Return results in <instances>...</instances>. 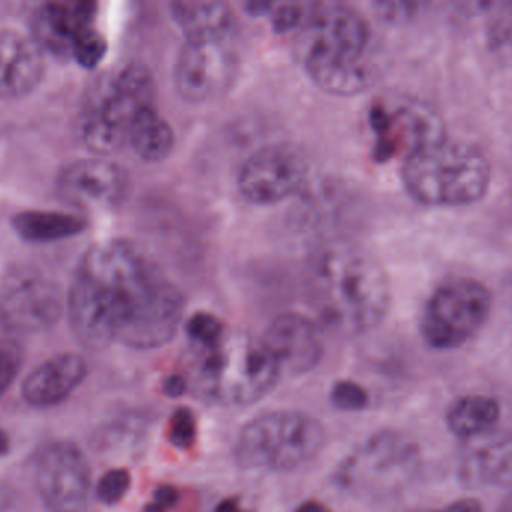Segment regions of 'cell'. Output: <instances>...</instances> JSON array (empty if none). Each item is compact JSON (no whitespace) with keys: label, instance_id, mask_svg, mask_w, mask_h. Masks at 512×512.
<instances>
[{"label":"cell","instance_id":"obj_1","mask_svg":"<svg viewBox=\"0 0 512 512\" xmlns=\"http://www.w3.org/2000/svg\"><path fill=\"white\" fill-rule=\"evenodd\" d=\"M185 307L182 291L158 262L125 239L86 252L68 297L72 330L89 349L114 342L137 351L162 348L182 327Z\"/></svg>","mask_w":512,"mask_h":512},{"label":"cell","instance_id":"obj_2","mask_svg":"<svg viewBox=\"0 0 512 512\" xmlns=\"http://www.w3.org/2000/svg\"><path fill=\"white\" fill-rule=\"evenodd\" d=\"M304 288L319 321L342 336H360L387 318L390 277L378 258L352 242H330L310 255Z\"/></svg>","mask_w":512,"mask_h":512},{"label":"cell","instance_id":"obj_3","mask_svg":"<svg viewBox=\"0 0 512 512\" xmlns=\"http://www.w3.org/2000/svg\"><path fill=\"white\" fill-rule=\"evenodd\" d=\"M295 35L298 59L319 89L330 95L354 96L372 84L373 74L366 65L369 26L343 3L328 9Z\"/></svg>","mask_w":512,"mask_h":512},{"label":"cell","instance_id":"obj_4","mask_svg":"<svg viewBox=\"0 0 512 512\" xmlns=\"http://www.w3.org/2000/svg\"><path fill=\"white\" fill-rule=\"evenodd\" d=\"M188 390L204 402L221 406H249L264 399L282 378L276 358L261 337L227 330L209 349H195Z\"/></svg>","mask_w":512,"mask_h":512},{"label":"cell","instance_id":"obj_5","mask_svg":"<svg viewBox=\"0 0 512 512\" xmlns=\"http://www.w3.org/2000/svg\"><path fill=\"white\" fill-rule=\"evenodd\" d=\"M403 188L411 200L430 209H459L486 197L492 165L483 150L442 138L403 159Z\"/></svg>","mask_w":512,"mask_h":512},{"label":"cell","instance_id":"obj_6","mask_svg":"<svg viewBox=\"0 0 512 512\" xmlns=\"http://www.w3.org/2000/svg\"><path fill=\"white\" fill-rule=\"evenodd\" d=\"M152 74L140 63H128L93 81L81 105L78 131L87 149L113 155L128 144L138 114L155 105Z\"/></svg>","mask_w":512,"mask_h":512},{"label":"cell","instance_id":"obj_7","mask_svg":"<svg viewBox=\"0 0 512 512\" xmlns=\"http://www.w3.org/2000/svg\"><path fill=\"white\" fill-rule=\"evenodd\" d=\"M325 441V427L313 415L289 409L268 411L240 429L233 456L245 471L283 474L312 463Z\"/></svg>","mask_w":512,"mask_h":512},{"label":"cell","instance_id":"obj_8","mask_svg":"<svg viewBox=\"0 0 512 512\" xmlns=\"http://www.w3.org/2000/svg\"><path fill=\"white\" fill-rule=\"evenodd\" d=\"M420 465L417 445L402 433L382 430L361 442L337 466L333 483L354 498H391L402 492Z\"/></svg>","mask_w":512,"mask_h":512},{"label":"cell","instance_id":"obj_9","mask_svg":"<svg viewBox=\"0 0 512 512\" xmlns=\"http://www.w3.org/2000/svg\"><path fill=\"white\" fill-rule=\"evenodd\" d=\"M492 307V292L483 282L451 277L427 298L420 319L421 336L435 351L462 348L486 327Z\"/></svg>","mask_w":512,"mask_h":512},{"label":"cell","instance_id":"obj_10","mask_svg":"<svg viewBox=\"0 0 512 512\" xmlns=\"http://www.w3.org/2000/svg\"><path fill=\"white\" fill-rule=\"evenodd\" d=\"M373 158L388 162L408 158L448 137L444 120L426 102L406 96L382 98L369 111Z\"/></svg>","mask_w":512,"mask_h":512},{"label":"cell","instance_id":"obj_11","mask_svg":"<svg viewBox=\"0 0 512 512\" xmlns=\"http://www.w3.org/2000/svg\"><path fill=\"white\" fill-rule=\"evenodd\" d=\"M234 38L186 39L174 66V84L183 101L207 104L233 89L239 75Z\"/></svg>","mask_w":512,"mask_h":512},{"label":"cell","instance_id":"obj_12","mask_svg":"<svg viewBox=\"0 0 512 512\" xmlns=\"http://www.w3.org/2000/svg\"><path fill=\"white\" fill-rule=\"evenodd\" d=\"M35 487L50 512H87L92 471L84 451L69 441L45 445L35 460Z\"/></svg>","mask_w":512,"mask_h":512},{"label":"cell","instance_id":"obj_13","mask_svg":"<svg viewBox=\"0 0 512 512\" xmlns=\"http://www.w3.org/2000/svg\"><path fill=\"white\" fill-rule=\"evenodd\" d=\"M309 180V162L292 144H271L252 153L239 170L237 188L254 206H273L300 194Z\"/></svg>","mask_w":512,"mask_h":512},{"label":"cell","instance_id":"obj_14","mask_svg":"<svg viewBox=\"0 0 512 512\" xmlns=\"http://www.w3.org/2000/svg\"><path fill=\"white\" fill-rule=\"evenodd\" d=\"M60 286L38 271L11 274L0 291V319L15 333H36L56 324L62 315Z\"/></svg>","mask_w":512,"mask_h":512},{"label":"cell","instance_id":"obj_15","mask_svg":"<svg viewBox=\"0 0 512 512\" xmlns=\"http://www.w3.org/2000/svg\"><path fill=\"white\" fill-rule=\"evenodd\" d=\"M57 197L80 210L119 206L129 191V177L117 164L104 159L72 162L57 176Z\"/></svg>","mask_w":512,"mask_h":512},{"label":"cell","instance_id":"obj_16","mask_svg":"<svg viewBox=\"0 0 512 512\" xmlns=\"http://www.w3.org/2000/svg\"><path fill=\"white\" fill-rule=\"evenodd\" d=\"M261 339L276 358L282 375H306L318 367L324 357V342L318 325L300 313L276 316Z\"/></svg>","mask_w":512,"mask_h":512},{"label":"cell","instance_id":"obj_17","mask_svg":"<svg viewBox=\"0 0 512 512\" xmlns=\"http://www.w3.org/2000/svg\"><path fill=\"white\" fill-rule=\"evenodd\" d=\"M95 0H44L33 15V39L56 54H72L80 36L92 30Z\"/></svg>","mask_w":512,"mask_h":512},{"label":"cell","instance_id":"obj_18","mask_svg":"<svg viewBox=\"0 0 512 512\" xmlns=\"http://www.w3.org/2000/svg\"><path fill=\"white\" fill-rule=\"evenodd\" d=\"M44 74V54L33 36L0 30V99L23 98Z\"/></svg>","mask_w":512,"mask_h":512},{"label":"cell","instance_id":"obj_19","mask_svg":"<svg viewBox=\"0 0 512 512\" xmlns=\"http://www.w3.org/2000/svg\"><path fill=\"white\" fill-rule=\"evenodd\" d=\"M466 480L478 486L512 487V430H489L466 439L462 457Z\"/></svg>","mask_w":512,"mask_h":512},{"label":"cell","instance_id":"obj_20","mask_svg":"<svg viewBox=\"0 0 512 512\" xmlns=\"http://www.w3.org/2000/svg\"><path fill=\"white\" fill-rule=\"evenodd\" d=\"M86 375V361L80 355H57L36 367L24 379V400L33 408L60 405L80 387Z\"/></svg>","mask_w":512,"mask_h":512},{"label":"cell","instance_id":"obj_21","mask_svg":"<svg viewBox=\"0 0 512 512\" xmlns=\"http://www.w3.org/2000/svg\"><path fill=\"white\" fill-rule=\"evenodd\" d=\"M171 15L186 39L236 35V18L228 0H173Z\"/></svg>","mask_w":512,"mask_h":512},{"label":"cell","instance_id":"obj_22","mask_svg":"<svg viewBox=\"0 0 512 512\" xmlns=\"http://www.w3.org/2000/svg\"><path fill=\"white\" fill-rule=\"evenodd\" d=\"M174 131L158 113L155 105L144 108L129 132L128 146L141 161L158 164L165 161L174 149Z\"/></svg>","mask_w":512,"mask_h":512},{"label":"cell","instance_id":"obj_23","mask_svg":"<svg viewBox=\"0 0 512 512\" xmlns=\"http://www.w3.org/2000/svg\"><path fill=\"white\" fill-rule=\"evenodd\" d=\"M499 417L501 405L498 400L486 394H468L451 403L445 421L453 435L471 439L495 429Z\"/></svg>","mask_w":512,"mask_h":512},{"label":"cell","instance_id":"obj_24","mask_svg":"<svg viewBox=\"0 0 512 512\" xmlns=\"http://www.w3.org/2000/svg\"><path fill=\"white\" fill-rule=\"evenodd\" d=\"M254 11L270 17L279 33H298L342 0H249Z\"/></svg>","mask_w":512,"mask_h":512},{"label":"cell","instance_id":"obj_25","mask_svg":"<svg viewBox=\"0 0 512 512\" xmlns=\"http://www.w3.org/2000/svg\"><path fill=\"white\" fill-rule=\"evenodd\" d=\"M83 219L66 213L26 212L14 219V228L24 240L50 243L69 239L84 230Z\"/></svg>","mask_w":512,"mask_h":512},{"label":"cell","instance_id":"obj_26","mask_svg":"<svg viewBox=\"0 0 512 512\" xmlns=\"http://www.w3.org/2000/svg\"><path fill=\"white\" fill-rule=\"evenodd\" d=\"M487 44L496 59L512 65V0L505 3L490 20Z\"/></svg>","mask_w":512,"mask_h":512},{"label":"cell","instance_id":"obj_27","mask_svg":"<svg viewBox=\"0 0 512 512\" xmlns=\"http://www.w3.org/2000/svg\"><path fill=\"white\" fill-rule=\"evenodd\" d=\"M185 330L192 348L209 349L224 339L228 328H225L224 322L218 316L198 312L185 322Z\"/></svg>","mask_w":512,"mask_h":512},{"label":"cell","instance_id":"obj_28","mask_svg":"<svg viewBox=\"0 0 512 512\" xmlns=\"http://www.w3.org/2000/svg\"><path fill=\"white\" fill-rule=\"evenodd\" d=\"M376 15L385 23H411L420 17L432 0H370Z\"/></svg>","mask_w":512,"mask_h":512},{"label":"cell","instance_id":"obj_29","mask_svg":"<svg viewBox=\"0 0 512 512\" xmlns=\"http://www.w3.org/2000/svg\"><path fill=\"white\" fill-rule=\"evenodd\" d=\"M197 417L192 409L177 408L168 424V441L177 450L188 451L197 442Z\"/></svg>","mask_w":512,"mask_h":512},{"label":"cell","instance_id":"obj_30","mask_svg":"<svg viewBox=\"0 0 512 512\" xmlns=\"http://www.w3.org/2000/svg\"><path fill=\"white\" fill-rule=\"evenodd\" d=\"M131 489V474L126 469L116 468L105 472L96 483L95 498L105 507L119 504Z\"/></svg>","mask_w":512,"mask_h":512},{"label":"cell","instance_id":"obj_31","mask_svg":"<svg viewBox=\"0 0 512 512\" xmlns=\"http://www.w3.org/2000/svg\"><path fill=\"white\" fill-rule=\"evenodd\" d=\"M330 402L337 411H363L369 405V394L357 382L343 379L331 387Z\"/></svg>","mask_w":512,"mask_h":512},{"label":"cell","instance_id":"obj_32","mask_svg":"<svg viewBox=\"0 0 512 512\" xmlns=\"http://www.w3.org/2000/svg\"><path fill=\"white\" fill-rule=\"evenodd\" d=\"M105 51H107V45L104 38L95 30H89L75 42L71 56H74L84 68H95L104 57Z\"/></svg>","mask_w":512,"mask_h":512},{"label":"cell","instance_id":"obj_33","mask_svg":"<svg viewBox=\"0 0 512 512\" xmlns=\"http://www.w3.org/2000/svg\"><path fill=\"white\" fill-rule=\"evenodd\" d=\"M21 366V352L11 342L0 343V396L11 387Z\"/></svg>","mask_w":512,"mask_h":512},{"label":"cell","instance_id":"obj_34","mask_svg":"<svg viewBox=\"0 0 512 512\" xmlns=\"http://www.w3.org/2000/svg\"><path fill=\"white\" fill-rule=\"evenodd\" d=\"M180 501V492L174 486L159 487L153 493L152 501L144 507L143 512H168L173 510Z\"/></svg>","mask_w":512,"mask_h":512},{"label":"cell","instance_id":"obj_35","mask_svg":"<svg viewBox=\"0 0 512 512\" xmlns=\"http://www.w3.org/2000/svg\"><path fill=\"white\" fill-rule=\"evenodd\" d=\"M432 512H483V505L477 499H460L442 510Z\"/></svg>","mask_w":512,"mask_h":512},{"label":"cell","instance_id":"obj_36","mask_svg":"<svg viewBox=\"0 0 512 512\" xmlns=\"http://www.w3.org/2000/svg\"><path fill=\"white\" fill-rule=\"evenodd\" d=\"M213 512H252L249 511L245 505L242 504V501L237 498H227L224 501L219 502L216 505L215 510Z\"/></svg>","mask_w":512,"mask_h":512},{"label":"cell","instance_id":"obj_37","mask_svg":"<svg viewBox=\"0 0 512 512\" xmlns=\"http://www.w3.org/2000/svg\"><path fill=\"white\" fill-rule=\"evenodd\" d=\"M294 512H331L330 508L325 507L322 502L319 501H306L303 504L298 505Z\"/></svg>","mask_w":512,"mask_h":512},{"label":"cell","instance_id":"obj_38","mask_svg":"<svg viewBox=\"0 0 512 512\" xmlns=\"http://www.w3.org/2000/svg\"><path fill=\"white\" fill-rule=\"evenodd\" d=\"M9 447H11V442H9V436L0 429V457L5 456L9 451Z\"/></svg>","mask_w":512,"mask_h":512},{"label":"cell","instance_id":"obj_39","mask_svg":"<svg viewBox=\"0 0 512 512\" xmlns=\"http://www.w3.org/2000/svg\"><path fill=\"white\" fill-rule=\"evenodd\" d=\"M496 512H512V495L505 499L504 504H502Z\"/></svg>","mask_w":512,"mask_h":512}]
</instances>
